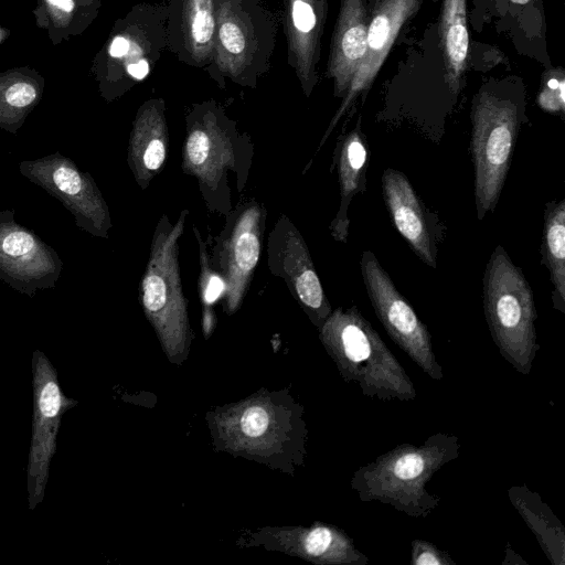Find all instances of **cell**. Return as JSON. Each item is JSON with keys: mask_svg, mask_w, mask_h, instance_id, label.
Instances as JSON below:
<instances>
[{"mask_svg": "<svg viewBox=\"0 0 565 565\" xmlns=\"http://www.w3.org/2000/svg\"><path fill=\"white\" fill-rule=\"evenodd\" d=\"M470 153L477 218L494 212L526 116V87L515 74L490 76L471 99Z\"/></svg>", "mask_w": 565, "mask_h": 565, "instance_id": "1", "label": "cell"}, {"mask_svg": "<svg viewBox=\"0 0 565 565\" xmlns=\"http://www.w3.org/2000/svg\"><path fill=\"white\" fill-rule=\"evenodd\" d=\"M459 449L458 438L444 433L420 445H399L360 467L352 476L351 487L364 502L379 501L414 518L426 516L441 501L426 490L427 482L458 457Z\"/></svg>", "mask_w": 565, "mask_h": 565, "instance_id": "2", "label": "cell"}, {"mask_svg": "<svg viewBox=\"0 0 565 565\" xmlns=\"http://www.w3.org/2000/svg\"><path fill=\"white\" fill-rule=\"evenodd\" d=\"M254 158V142L234 122L207 113L188 119L181 169L195 179L211 213L225 216L235 204L234 189L245 190Z\"/></svg>", "mask_w": 565, "mask_h": 565, "instance_id": "3", "label": "cell"}, {"mask_svg": "<svg viewBox=\"0 0 565 565\" xmlns=\"http://www.w3.org/2000/svg\"><path fill=\"white\" fill-rule=\"evenodd\" d=\"M188 215L184 209L174 223L166 213L159 217L139 286L143 313L174 363H181L186 356L192 340L179 262L180 239Z\"/></svg>", "mask_w": 565, "mask_h": 565, "instance_id": "4", "label": "cell"}, {"mask_svg": "<svg viewBox=\"0 0 565 565\" xmlns=\"http://www.w3.org/2000/svg\"><path fill=\"white\" fill-rule=\"evenodd\" d=\"M319 337L348 382L363 395L380 399H414L415 387L405 370L356 306L332 310Z\"/></svg>", "mask_w": 565, "mask_h": 565, "instance_id": "5", "label": "cell"}, {"mask_svg": "<svg viewBox=\"0 0 565 565\" xmlns=\"http://www.w3.org/2000/svg\"><path fill=\"white\" fill-rule=\"evenodd\" d=\"M483 310L492 339L514 369L527 374L540 349L533 291L522 269L498 245L483 275Z\"/></svg>", "mask_w": 565, "mask_h": 565, "instance_id": "6", "label": "cell"}, {"mask_svg": "<svg viewBox=\"0 0 565 565\" xmlns=\"http://www.w3.org/2000/svg\"><path fill=\"white\" fill-rule=\"evenodd\" d=\"M403 42L406 44L404 53L394 74L384 84V108L379 117L444 120L458 96L447 83L437 21L429 22L419 36H405Z\"/></svg>", "mask_w": 565, "mask_h": 565, "instance_id": "7", "label": "cell"}, {"mask_svg": "<svg viewBox=\"0 0 565 565\" xmlns=\"http://www.w3.org/2000/svg\"><path fill=\"white\" fill-rule=\"evenodd\" d=\"M214 238L210 262L226 282L224 311L235 313L250 287L262 256L267 210L255 199L238 202Z\"/></svg>", "mask_w": 565, "mask_h": 565, "instance_id": "8", "label": "cell"}, {"mask_svg": "<svg viewBox=\"0 0 565 565\" xmlns=\"http://www.w3.org/2000/svg\"><path fill=\"white\" fill-rule=\"evenodd\" d=\"M360 268L375 315L391 339L431 379L441 380L443 370L426 324L397 290L373 252L362 253Z\"/></svg>", "mask_w": 565, "mask_h": 565, "instance_id": "9", "label": "cell"}, {"mask_svg": "<svg viewBox=\"0 0 565 565\" xmlns=\"http://www.w3.org/2000/svg\"><path fill=\"white\" fill-rule=\"evenodd\" d=\"M20 173L57 199L86 233L108 238L113 227L109 207L93 177L58 151L19 164Z\"/></svg>", "mask_w": 565, "mask_h": 565, "instance_id": "10", "label": "cell"}, {"mask_svg": "<svg viewBox=\"0 0 565 565\" xmlns=\"http://www.w3.org/2000/svg\"><path fill=\"white\" fill-rule=\"evenodd\" d=\"M32 372L33 430L26 467L30 509H34L43 500L62 415L76 405V401L63 394L56 370L39 350L33 353Z\"/></svg>", "mask_w": 565, "mask_h": 565, "instance_id": "11", "label": "cell"}, {"mask_svg": "<svg viewBox=\"0 0 565 565\" xmlns=\"http://www.w3.org/2000/svg\"><path fill=\"white\" fill-rule=\"evenodd\" d=\"M267 265L319 329L332 312L308 245L291 220L281 214L267 241Z\"/></svg>", "mask_w": 565, "mask_h": 565, "instance_id": "12", "label": "cell"}, {"mask_svg": "<svg viewBox=\"0 0 565 565\" xmlns=\"http://www.w3.org/2000/svg\"><path fill=\"white\" fill-rule=\"evenodd\" d=\"M63 262L34 232L17 223L13 210H0V280L32 297L54 288Z\"/></svg>", "mask_w": 565, "mask_h": 565, "instance_id": "13", "label": "cell"}, {"mask_svg": "<svg viewBox=\"0 0 565 565\" xmlns=\"http://www.w3.org/2000/svg\"><path fill=\"white\" fill-rule=\"evenodd\" d=\"M423 2L424 0H380L372 9L365 53L323 140L359 97H362V102L365 100L393 46L407 35L408 26Z\"/></svg>", "mask_w": 565, "mask_h": 565, "instance_id": "14", "label": "cell"}, {"mask_svg": "<svg viewBox=\"0 0 565 565\" xmlns=\"http://www.w3.org/2000/svg\"><path fill=\"white\" fill-rule=\"evenodd\" d=\"M381 183L383 199L396 231L423 263L436 268L437 246L444 234L440 220L425 206L403 172L385 169Z\"/></svg>", "mask_w": 565, "mask_h": 565, "instance_id": "15", "label": "cell"}, {"mask_svg": "<svg viewBox=\"0 0 565 565\" xmlns=\"http://www.w3.org/2000/svg\"><path fill=\"white\" fill-rule=\"evenodd\" d=\"M222 415L218 431L228 449L268 457L286 441L288 417L269 397L248 399Z\"/></svg>", "mask_w": 565, "mask_h": 565, "instance_id": "16", "label": "cell"}, {"mask_svg": "<svg viewBox=\"0 0 565 565\" xmlns=\"http://www.w3.org/2000/svg\"><path fill=\"white\" fill-rule=\"evenodd\" d=\"M333 162L338 174L340 204L329 230L334 241L347 243L350 203L355 195L366 190L369 147L366 137L361 129L360 114L354 128L338 138Z\"/></svg>", "mask_w": 565, "mask_h": 565, "instance_id": "17", "label": "cell"}, {"mask_svg": "<svg viewBox=\"0 0 565 565\" xmlns=\"http://www.w3.org/2000/svg\"><path fill=\"white\" fill-rule=\"evenodd\" d=\"M370 22L369 0H341L330 67L338 97L347 93L363 58Z\"/></svg>", "mask_w": 565, "mask_h": 565, "instance_id": "18", "label": "cell"}, {"mask_svg": "<svg viewBox=\"0 0 565 565\" xmlns=\"http://www.w3.org/2000/svg\"><path fill=\"white\" fill-rule=\"evenodd\" d=\"M279 550L296 554L317 564L369 563L352 540L340 529L317 523L311 527L279 530L271 534Z\"/></svg>", "mask_w": 565, "mask_h": 565, "instance_id": "19", "label": "cell"}, {"mask_svg": "<svg viewBox=\"0 0 565 565\" xmlns=\"http://www.w3.org/2000/svg\"><path fill=\"white\" fill-rule=\"evenodd\" d=\"M169 134L162 111L149 107L136 118L127 147V163L137 185L147 190L167 161Z\"/></svg>", "mask_w": 565, "mask_h": 565, "instance_id": "20", "label": "cell"}, {"mask_svg": "<svg viewBox=\"0 0 565 565\" xmlns=\"http://www.w3.org/2000/svg\"><path fill=\"white\" fill-rule=\"evenodd\" d=\"M468 0H441L437 32L447 83L459 97L470 71V31Z\"/></svg>", "mask_w": 565, "mask_h": 565, "instance_id": "21", "label": "cell"}, {"mask_svg": "<svg viewBox=\"0 0 565 565\" xmlns=\"http://www.w3.org/2000/svg\"><path fill=\"white\" fill-rule=\"evenodd\" d=\"M502 20L494 23L498 33H505L519 55L543 66H553L547 49V23L543 0H507Z\"/></svg>", "mask_w": 565, "mask_h": 565, "instance_id": "22", "label": "cell"}, {"mask_svg": "<svg viewBox=\"0 0 565 565\" xmlns=\"http://www.w3.org/2000/svg\"><path fill=\"white\" fill-rule=\"evenodd\" d=\"M509 498L529 527L534 532L544 553L553 565L565 563V531L540 495L525 486L509 489Z\"/></svg>", "mask_w": 565, "mask_h": 565, "instance_id": "23", "label": "cell"}, {"mask_svg": "<svg viewBox=\"0 0 565 565\" xmlns=\"http://www.w3.org/2000/svg\"><path fill=\"white\" fill-rule=\"evenodd\" d=\"M541 255L553 285V307L565 313V200L545 204Z\"/></svg>", "mask_w": 565, "mask_h": 565, "instance_id": "24", "label": "cell"}, {"mask_svg": "<svg viewBox=\"0 0 565 565\" xmlns=\"http://www.w3.org/2000/svg\"><path fill=\"white\" fill-rule=\"evenodd\" d=\"M198 247H199V279L198 291L202 303V326L203 332L207 338L213 331L216 318L212 306L224 297L226 292V282L221 274L213 268L210 262V252L207 243L195 225L192 226Z\"/></svg>", "mask_w": 565, "mask_h": 565, "instance_id": "25", "label": "cell"}, {"mask_svg": "<svg viewBox=\"0 0 565 565\" xmlns=\"http://www.w3.org/2000/svg\"><path fill=\"white\" fill-rule=\"evenodd\" d=\"M537 106L545 113L565 118V71L562 66L544 68L536 95Z\"/></svg>", "mask_w": 565, "mask_h": 565, "instance_id": "26", "label": "cell"}, {"mask_svg": "<svg viewBox=\"0 0 565 565\" xmlns=\"http://www.w3.org/2000/svg\"><path fill=\"white\" fill-rule=\"evenodd\" d=\"M471 3L469 26L478 33L492 21L502 20L508 9L507 0H471Z\"/></svg>", "mask_w": 565, "mask_h": 565, "instance_id": "27", "label": "cell"}, {"mask_svg": "<svg viewBox=\"0 0 565 565\" xmlns=\"http://www.w3.org/2000/svg\"><path fill=\"white\" fill-rule=\"evenodd\" d=\"M503 61L508 62L503 52L498 47L471 41L470 70H475L476 72H488L498 64H503Z\"/></svg>", "mask_w": 565, "mask_h": 565, "instance_id": "28", "label": "cell"}, {"mask_svg": "<svg viewBox=\"0 0 565 565\" xmlns=\"http://www.w3.org/2000/svg\"><path fill=\"white\" fill-rule=\"evenodd\" d=\"M413 565H448L455 564L449 555L437 548L435 545L422 541L414 540L412 542V559Z\"/></svg>", "mask_w": 565, "mask_h": 565, "instance_id": "29", "label": "cell"}, {"mask_svg": "<svg viewBox=\"0 0 565 565\" xmlns=\"http://www.w3.org/2000/svg\"><path fill=\"white\" fill-rule=\"evenodd\" d=\"M292 20L298 31L307 34L316 30L319 18L316 7L303 0H296L292 4Z\"/></svg>", "mask_w": 565, "mask_h": 565, "instance_id": "30", "label": "cell"}, {"mask_svg": "<svg viewBox=\"0 0 565 565\" xmlns=\"http://www.w3.org/2000/svg\"><path fill=\"white\" fill-rule=\"evenodd\" d=\"M214 30V20L210 8H198L191 22L192 38L198 44L209 43Z\"/></svg>", "mask_w": 565, "mask_h": 565, "instance_id": "31", "label": "cell"}, {"mask_svg": "<svg viewBox=\"0 0 565 565\" xmlns=\"http://www.w3.org/2000/svg\"><path fill=\"white\" fill-rule=\"evenodd\" d=\"M220 39L223 46L233 54H238L244 50V36L237 25L233 23L227 22L221 26Z\"/></svg>", "mask_w": 565, "mask_h": 565, "instance_id": "32", "label": "cell"}, {"mask_svg": "<svg viewBox=\"0 0 565 565\" xmlns=\"http://www.w3.org/2000/svg\"><path fill=\"white\" fill-rule=\"evenodd\" d=\"M129 51V41L124 36H117L113 40L109 54L113 57H121Z\"/></svg>", "mask_w": 565, "mask_h": 565, "instance_id": "33", "label": "cell"}, {"mask_svg": "<svg viewBox=\"0 0 565 565\" xmlns=\"http://www.w3.org/2000/svg\"><path fill=\"white\" fill-rule=\"evenodd\" d=\"M127 71L134 78L142 79L149 72V65L147 61L140 60L138 63L128 65Z\"/></svg>", "mask_w": 565, "mask_h": 565, "instance_id": "34", "label": "cell"}, {"mask_svg": "<svg viewBox=\"0 0 565 565\" xmlns=\"http://www.w3.org/2000/svg\"><path fill=\"white\" fill-rule=\"evenodd\" d=\"M46 2L66 13H70L74 8L73 0H46Z\"/></svg>", "mask_w": 565, "mask_h": 565, "instance_id": "35", "label": "cell"}, {"mask_svg": "<svg viewBox=\"0 0 565 565\" xmlns=\"http://www.w3.org/2000/svg\"><path fill=\"white\" fill-rule=\"evenodd\" d=\"M379 1L380 0H369V6H370L371 11L377 4Z\"/></svg>", "mask_w": 565, "mask_h": 565, "instance_id": "36", "label": "cell"}]
</instances>
